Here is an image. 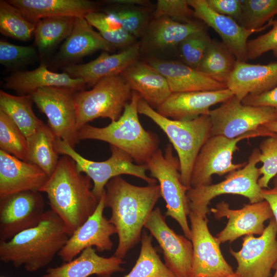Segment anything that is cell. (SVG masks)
I'll return each instance as SVG.
<instances>
[{
    "instance_id": "484cf974",
    "label": "cell",
    "mask_w": 277,
    "mask_h": 277,
    "mask_svg": "<svg viewBox=\"0 0 277 277\" xmlns=\"http://www.w3.org/2000/svg\"><path fill=\"white\" fill-rule=\"evenodd\" d=\"M123 259L114 255L105 258L98 255L93 247L84 249L77 257L55 267L48 268L42 277H111L123 272Z\"/></svg>"
},
{
    "instance_id": "7c38bea8",
    "label": "cell",
    "mask_w": 277,
    "mask_h": 277,
    "mask_svg": "<svg viewBox=\"0 0 277 277\" xmlns=\"http://www.w3.org/2000/svg\"><path fill=\"white\" fill-rule=\"evenodd\" d=\"M211 136L234 138L260 129L270 121L277 120L274 110L269 107L243 104L233 95L219 107L211 110Z\"/></svg>"
},
{
    "instance_id": "7a4b0ae2",
    "label": "cell",
    "mask_w": 277,
    "mask_h": 277,
    "mask_svg": "<svg viewBox=\"0 0 277 277\" xmlns=\"http://www.w3.org/2000/svg\"><path fill=\"white\" fill-rule=\"evenodd\" d=\"M91 181L78 171L71 157L64 155L39 190L46 194L50 209L72 234L94 212L98 203Z\"/></svg>"
},
{
    "instance_id": "83f0119b",
    "label": "cell",
    "mask_w": 277,
    "mask_h": 277,
    "mask_svg": "<svg viewBox=\"0 0 277 277\" xmlns=\"http://www.w3.org/2000/svg\"><path fill=\"white\" fill-rule=\"evenodd\" d=\"M86 83L81 79L74 78L65 72L57 73L48 69L44 63L32 70L17 71L6 77L4 87L15 91L19 95L30 94L44 87H61L84 90Z\"/></svg>"
},
{
    "instance_id": "ffe728a7",
    "label": "cell",
    "mask_w": 277,
    "mask_h": 277,
    "mask_svg": "<svg viewBox=\"0 0 277 277\" xmlns=\"http://www.w3.org/2000/svg\"><path fill=\"white\" fill-rule=\"evenodd\" d=\"M233 94L228 88L214 91L173 92L157 109L162 115L177 121H189L209 115L210 107L223 103Z\"/></svg>"
},
{
    "instance_id": "e575fe53",
    "label": "cell",
    "mask_w": 277,
    "mask_h": 277,
    "mask_svg": "<svg viewBox=\"0 0 277 277\" xmlns=\"http://www.w3.org/2000/svg\"><path fill=\"white\" fill-rule=\"evenodd\" d=\"M152 241V236L143 231L138 259L132 270L124 277H175L161 261Z\"/></svg>"
},
{
    "instance_id": "db71d44e",
    "label": "cell",
    "mask_w": 277,
    "mask_h": 277,
    "mask_svg": "<svg viewBox=\"0 0 277 277\" xmlns=\"http://www.w3.org/2000/svg\"><path fill=\"white\" fill-rule=\"evenodd\" d=\"M228 277H240V276L234 272V273L229 275Z\"/></svg>"
},
{
    "instance_id": "9c48e42d",
    "label": "cell",
    "mask_w": 277,
    "mask_h": 277,
    "mask_svg": "<svg viewBox=\"0 0 277 277\" xmlns=\"http://www.w3.org/2000/svg\"><path fill=\"white\" fill-rule=\"evenodd\" d=\"M55 148L59 154L67 155L75 163L78 171L84 173L93 182L92 191L100 201L107 183L112 178L127 174L138 177L148 185L156 184L157 180L148 176L146 164L133 163V160L122 150L110 145V157L104 161L88 160L77 153L73 148L63 140L56 138Z\"/></svg>"
},
{
    "instance_id": "f907efd6",
    "label": "cell",
    "mask_w": 277,
    "mask_h": 277,
    "mask_svg": "<svg viewBox=\"0 0 277 277\" xmlns=\"http://www.w3.org/2000/svg\"><path fill=\"white\" fill-rule=\"evenodd\" d=\"M262 126L267 130L277 134V120L269 122Z\"/></svg>"
},
{
    "instance_id": "d590c367",
    "label": "cell",
    "mask_w": 277,
    "mask_h": 277,
    "mask_svg": "<svg viewBox=\"0 0 277 277\" xmlns=\"http://www.w3.org/2000/svg\"><path fill=\"white\" fill-rule=\"evenodd\" d=\"M85 18L113 47L126 48L136 43V38L124 30L117 19L107 12H92Z\"/></svg>"
},
{
    "instance_id": "60d3db41",
    "label": "cell",
    "mask_w": 277,
    "mask_h": 277,
    "mask_svg": "<svg viewBox=\"0 0 277 277\" xmlns=\"http://www.w3.org/2000/svg\"><path fill=\"white\" fill-rule=\"evenodd\" d=\"M211 40L206 30L187 37L177 49L183 63L197 69Z\"/></svg>"
},
{
    "instance_id": "d6a6232c",
    "label": "cell",
    "mask_w": 277,
    "mask_h": 277,
    "mask_svg": "<svg viewBox=\"0 0 277 277\" xmlns=\"http://www.w3.org/2000/svg\"><path fill=\"white\" fill-rule=\"evenodd\" d=\"M236 62L234 55L223 42L212 39L197 70L226 85Z\"/></svg>"
},
{
    "instance_id": "74e56055",
    "label": "cell",
    "mask_w": 277,
    "mask_h": 277,
    "mask_svg": "<svg viewBox=\"0 0 277 277\" xmlns=\"http://www.w3.org/2000/svg\"><path fill=\"white\" fill-rule=\"evenodd\" d=\"M0 148L16 158L28 162L27 137L13 121L1 110Z\"/></svg>"
},
{
    "instance_id": "b9f144b4",
    "label": "cell",
    "mask_w": 277,
    "mask_h": 277,
    "mask_svg": "<svg viewBox=\"0 0 277 277\" xmlns=\"http://www.w3.org/2000/svg\"><path fill=\"white\" fill-rule=\"evenodd\" d=\"M260 161L263 165L259 168L262 176L258 184L262 189L268 188L270 180L277 175V134L267 136L259 145Z\"/></svg>"
},
{
    "instance_id": "8d00e7d4",
    "label": "cell",
    "mask_w": 277,
    "mask_h": 277,
    "mask_svg": "<svg viewBox=\"0 0 277 277\" xmlns=\"http://www.w3.org/2000/svg\"><path fill=\"white\" fill-rule=\"evenodd\" d=\"M35 25L29 21L7 1H0V32L13 39L27 42L34 35Z\"/></svg>"
},
{
    "instance_id": "603a6c76",
    "label": "cell",
    "mask_w": 277,
    "mask_h": 277,
    "mask_svg": "<svg viewBox=\"0 0 277 277\" xmlns=\"http://www.w3.org/2000/svg\"><path fill=\"white\" fill-rule=\"evenodd\" d=\"M48 177L36 165L0 150V198L22 191H39Z\"/></svg>"
},
{
    "instance_id": "681fc988",
    "label": "cell",
    "mask_w": 277,
    "mask_h": 277,
    "mask_svg": "<svg viewBox=\"0 0 277 277\" xmlns=\"http://www.w3.org/2000/svg\"><path fill=\"white\" fill-rule=\"evenodd\" d=\"M109 3L116 4L120 5L144 6L148 3L147 1L144 0H113L109 1Z\"/></svg>"
},
{
    "instance_id": "f1b7e54d",
    "label": "cell",
    "mask_w": 277,
    "mask_h": 277,
    "mask_svg": "<svg viewBox=\"0 0 277 277\" xmlns=\"http://www.w3.org/2000/svg\"><path fill=\"white\" fill-rule=\"evenodd\" d=\"M31 23L53 16L85 17L96 11V3L88 0H8Z\"/></svg>"
},
{
    "instance_id": "c3c4849f",
    "label": "cell",
    "mask_w": 277,
    "mask_h": 277,
    "mask_svg": "<svg viewBox=\"0 0 277 277\" xmlns=\"http://www.w3.org/2000/svg\"><path fill=\"white\" fill-rule=\"evenodd\" d=\"M262 195L264 200L268 203L277 224V187L274 186L271 189H262Z\"/></svg>"
},
{
    "instance_id": "2e32d148",
    "label": "cell",
    "mask_w": 277,
    "mask_h": 277,
    "mask_svg": "<svg viewBox=\"0 0 277 277\" xmlns=\"http://www.w3.org/2000/svg\"><path fill=\"white\" fill-rule=\"evenodd\" d=\"M144 227L157 241L163 250L165 264L175 277H190L193 256L191 241L169 227L159 207L153 210Z\"/></svg>"
},
{
    "instance_id": "4316f807",
    "label": "cell",
    "mask_w": 277,
    "mask_h": 277,
    "mask_svg": "<svg viewBox=\"0 0 277 277\" xmlns=\"http://www.w3.org/2000/svg\"><path fill=\"white\" fill-rule=\"evenodd\" d=\"M132 91L157 109L171 94L166 78L148 63L137 60L121 74Z\"/></svg>"
},
{
    "instance_id": "f35d334b",
    "label": "cell",
    "mask_w": 277,
    "mask_h": 277,
    "mask_svg": "<svg viewBox=\"0 0 277 277\" xmlns=\"http://www.w3.org/2000/svg\"><path fill=\"white\" fill-rule=\"evenodd\" d=\"M277 14V0H242L238 22L247 29H259Z\"/></svg>"
},
{
    "instance_id": "52a82bcc",
    "label": "cell",
    "mask_w": 277,
    "mask_h": 277,
    "mask_svg": "<svg viewBox=\"0 0 277 277\" xmlns=\"http://www.w3.org/2000/svg\"><path fill=\"white\" fill-rule=\"evenodd\" d=\"M150 177L159 183L161 196L166 202V216L175 220L184 235L191 240V230L187 216L190 211L187 192L190 189L181 180L180 163L173 153L172 146L168 144L163 154L159 148L146 164Z\"/></svg>"
},
{
    "instance_id": "277c9868",
    "label": "cell",
    "mask_w": 277,
    "mask_h": 277,
    "mask_svg": "<svg viewBox=\"0 0 277 277\" xmlns=\"http://www.w3.org/2000/svg\"><path fill=\"white\" fill-rule=\"evenodd\" d=\"M141 98L132 91L131 98L121 117L104 127L87 124L78 130L80 140H94L107 142L128 154L136 164H146L159 149L158 136L141 125L137 106Z\"/></svg>"
},
{
    "instance_id": "ee69618b",
    "label": "cell",
    "mask_w": 277,
    "mask_h": 277,
    "mask_svg": "<svg viewBox=\"0 0 277 277\" xmlns=\"http://www.w3.org/2000/svg\"><path fill=\"white\" fill-rule=\"evenodd\" d=\"M168 17L182 23H188L193 19V9L187 0H158L154 13V17Z\"/></svg>"
},
{
    "instance_id": "44dd1931",
    "label": "cell",
    "mask_w": 277,
    "mask_h": 277,
    "mask_svg": "<svg viewBox=\"0 0 277 277\" xmlns=\"http://www.w3.org/2000/svg\"><path fill=\"white\" fill-rule=\"evenodd\" d=\"M206 30L203 24L194 20L182 23L168 17L154 18L141 37L140 51L152 53H167L177 49L190 35Z\"/></svg>"
},
{
    "instance_id": "4dcf8cb0",
    "label": "cell",
    "mask_w": 277,
    "mask_h": 277,
    "mask_svg": "<svg viewBox=\"0 0 277 277\" xmlns=\"http://www.w3.org/2000/svg\"><path fill=\"white\" fill-rule=\"evenodd\" d=\"M33 103L30 94L17 96L0 90V110L13 121L27 138L44 124L34 113Z\"/></svg>"
},
{
    "instance_id": "e0dca14e",
    "label": "cell",
    "mask_w": 277,
    "mask_h": 277,
    "mask_svg": "<svg viewBox=\"0 0 277 277\" xmlns=\"http://www.w3.org/2000/svg\"><path fill=\"white\" fill-rule=\"evenodd\" d=\"M210 211L217 219L224 217L228 219L225 227L215 237L220 244L231 243L243 235H260L265 230V222L273 217L265 200L245 204L239 209H232L229 204L223 201L211 208Z\"/></svg>"
},
{
    "instance_id": "816d5d0a",
    "label": "cell",
    "mask_w": 277,
    "mask_h": 277,
    "mask_svg": "<svg viewBox=\"0 0 277 277\" xmlns=\"http://www.w3.org/2000/svg\"><path fill=\"white\" fill-rule=\"evenodd\" d=\"M273 269L275 270V272L272 277H277V262L275 264Z\"/></svg>"
},
{
    "instance_id": "1f68e13d",
    "label": "cell",
    "mask_w": 277,
    "mask_h": 277,
    "mask_svg": "<svg viewBox=\"0 0 277 277\" xmlns=\"http://www.w3.org/2000/svg\"><path fill=\"white\" fill-rule=\"evenodd\" d=\"M28 162L36 165L49 176L55 170L59 153L56 149V137L48 125L44 124L34 134L27 138Z\"/></svg>"
},
{
    "instance_id": "8992f818",
    "label": "cell",
    "mask_w": 277,
    "mask_h": 277,
    "mask_svg": "<svg viewBox=\"0 0 277 277\" xmlns=\"http://www.w3.org/2000/svg\"><path fill=\"white\" fill-rule=\"evenodd\" d=\"M132 90L122 74L100 80L89 90L77 91L75 95L76 124L78 130L100 117L117 121L130 101Z\"/></svg>"
},
{
    "instance_id": "7dc6e473",
    "label": "cell",
    "mask_w": 277,
    "mask_h": 277,
    "mask_svg": "<svg viewBox=\"0 0 277 277\" xmlns=\"http://www.w3.org/2000/svg\"><path fill=\"white\" fill-rule=\"evenodd\" d=\"M241 102L247 105L271 107L274 110L277 116V86L261 94L248 95Z\"/></svg>"
},
{
    "instance_id": "3957f363",
    "label": "cell",
    "mask_w": 277,
    "mask_h": 277,
    "mask_svg": "<svg viewBox=\"0 0 277 277\" xmlns=\"http://www.w3.org/2000/svg\"><path fill=\"white\" fill-rule=\"evenodd\" d=\"M71 234L60 217L48 210L36 226L0 242V260L16 268L23 266L28 272L36 271L52 261Z\"/></svg>"
},
{
    "instance_id": "d4e9b609",
    "label": "cell",
    "mask_w": 277,
    "mask_h": 277,
    "mask_svg": "<svg viewBox=\"0 0 277 277\" xmlns=\"http://www.w3.org/2000/svg\"><path fill=\"white\" fill-rule=\"evenodd\" d=\"M147 63L166 78L172 93L227 88L226 85L214 81L183 63L156 58H151Z\"/></svg>"
},
{
    "instance_id": "9a60e30c",
    "label": "cell",
    "mask_w": 277,
    "mask_h": 277,
    "mask_svg": "<svg viewBox=\"0 0 277 277\" xmlns=\"http://www.w3.org/2000/svg\"><path fill=\"white\" fill-rule=\"evenodd\" d=\"M39 191H26L0 198V242L37 225L45 214Z\"/></svg>"
},
{
    "instance_id": "ba28073f",
    "label": "cell",
    "mask_w": 277,
    "mask_h": 277,
    "mask_svg": "<svg viewBox=\"0 0 277 277\" xmlns=\"http://www.w3.org/2000/svg\"><path fill=\"white\" fill-rule=\"evenodd\" d=\"M259 149H253L246 165L240 169L228 173L223 181L197 188L187 192L190 210L207 218L208 205L214 197L224 194H232L247 198L250 203L262 201V189L258 184L261 175L256 164L260 162Z\"/></svg>"
},
{
    "instance_id": "836d02e7",
    "label": "cell",
    "mask_w": 277,
    "mask_h": 277,
    "mask_svg": "<svg viewBox=\"0 0 277 277\" xmlns=\"http://www.w3.org/2000/svg\"><path fill=\"white\" fill-rule=\"evenodd\" d=\"M76 17L53 16L39 20L35 24L34 42L42 53L52 50L71 33Z\"/></svg>"
},
{
    "instance_id": "f546056e",
    "label": "cell",
    "mask_w": 277,
    "mask_h": 277,
    "mask_svg": "<svg viewBox=\"0 0 277 277\" xmlns=\"http://www.w3.org/2000/svg\"><path fill=\"white\" fill-rule=\"evenodd\" d=\"M113 48L85 17H76L71 33L61 47L58 56L63 61L72 62L98 50L108 52Z\"/></svg>"
},
{
    "instance_id": "bcb514c9",
    "label": "cell",
    "mask_w": 277,
    "mask_h": 277,
    "mask_svg": "<svg viewBox=\"0 0 277 277\" xmlns=\"http://www.w3.org/2000/svg\"><path fill=\"white\" fill-rule=\"evenodd\" d=\"M208 6L219 14L239 22L242 13L241 0H206Z\"/></svg>"
},
{
    "instance_id": "6da1fadb",
    "label": "cell",
    "mask_w": 277,
    "mask_h": 277,
    "mask_svg": "<svg viewBox=\"0 0 277 277\" xmlns=\"http://www.w3.org/2000/svg\"><path fill=\"white\" fill-rule=\"evenodd\" d=\"M105 207H109V222L116 228L118 243L114 255L123 259L141 241L142 229L161 197L159 185L137 186L121 176L105 186Z\"/></svg>"
},
{
    "instance_id": "4fadbf2b",
    "label": "cell",
    "mask_w": 277,
    "mask_h": 277,
    "mask_svg": "<svg viewBox=\"0 0 277 277\" xmlns=\"http://www.w3.org/2000/svg\"><path fill=\"white\" fill-rule=\"evenodd\" d=\"M188 217L193 246L190 277H228L234 273L222 254L220 244L209 230L207 219L192 210Z\"/></svg>"
},
{
    "instance_id": "8fae6325",
    "label": "cell",
    "mask_w": 277,
    "mask_h": 277,
    "mask_svg": "<svg viewBox=\"0 0 277 277\" xmlns=\"http://www.w3.org/2000/svg\"><path fill=\"white\" fill-rule=\"evenodd\" d=\"M71 88L49 87L38 89L30 95L33 103L48 118V126L55 137L72 148L80 141L76 124L75 95Z\"/></svg>"
},
{
    "instance_id": "5b68a950",
    "label": "cell",
    "mask_w": 277,
    "mask_h": 277,
    "mask_svg": "<svg viewBox=\"0 0 277 277\" xmlns=\"http://www.w3.org/2000/svg\"><path fill=\"white\" fill-rule=\"evenodd\" d=\"M137 110L138 113L151 119L167 136L177 154L181 182L191 188L190 179L194 162L202 147L211 136L209 115L189 121L170 119L160 114L142 97Z\"/></svg>"
},
{
    "instance_id": "7402d4cb",
    "label": "cell",
    "mask_w": 277,
    "mask_h": 277,
    "mask_svg": "<svg viewBox=\"0 0 277 277\" xmlns=\"http://www.w3.org/2000/svg\"><path fill=\"white\" fill-rule=\"evenodd\" d=\"M140 43H135L122 51L110 54L103 51L97 58L85 64L67 65L64 72L71 77L82 80L89 86H93L100 80L107 76L121 74L140 54Z\"/></svg>"
},
{
    "instance_id": "cb8c5ba5",
    "label": "cell",
    "mask_w": 277,
    "mask_h": 277,
    "mask_svg": "<svg viewBox=\"0 0 277 277\" xmlns=\"http://www.w3.org/2000/svg\"><path fill=\"white\" fill-rule=\"evenodd\" d=\"M226 86L241 101L248 95L268 92L277 86V62L261 65L236 61Z\"/></svg>"
},
{
    "instance_id": "5bb4252c",
    "label": "cell",
    "mask_w": 277,
    "mask_h": 277,
    "mask_svg": "<svg viewBox=\"0 0 277 277\" xmlns=\"http://www.w3.org/2000/svg\"><path fill=\"white\" fill-rule=\"evenodd\" d=\"M276 235L277 224L272 217L259 236L245 235L239 251L230 248L237 262L235 272L240 277H270L277 262Z\"/></svg>"
},
{
    "instance_id": "ab89813d",
    "label": "cell",
    "mask_w": 277,
    "mask_h": 277,
    "mask_svg": "<svg viewBox=\"0 0 277 277\" xmlns=\"http://www.w3.org/2000/svg\"><path fill=\"white\" fill-rule=\"evenodd\" d=\"M105 12L117 19L124 30L135 38L143 36L150 22L147 12L138 6L117 5Z\"/></svg>"
},
{
    "instance_id": "ac0fdd59",
    "label": "cell",
    "mask_w": 277,
    "mask_h": 277,
    "mask_svg": "<svg viewBox=\"0 0 277 277\" xmlns=\"http://www.w3.org/2000/svg\"><path fill=\"white\" fill-rule=\"evenodd\" d=\"M105 189L94 212L69 237L58 253L65 262L74 259L84 249L95 247L100 252L110 250L113 246L111 236L116 228L103 215L105 207Z\"/></svg>"
},
{
    "instance_id": "f6af8a7d",
    "label": "cell",
    "mask_w": 277,
    "mask_h": 277,
    "mask_svg": "<svg viewBox=\"0 0 277 277\" xmlns=\"http://www.w3.org/2000/svg\"><path fill=\"white\" fill-rule=\"evenodd\" d=\"M272 28L247 42V59L254 60L268 51L277 58V19H271Z\"/></svg>"
},
{
    "instance_id": "f5cc1de1",
    "label": "cell",
    "mask_w": 277,
    "mask_h": 277,
    "mask_svg": "<svg viewBox=\"0 0 277 277\" xmlns=\"http://www.w3.org/2000/svg\"><path fill=\"white\" fill-rule=\"evenodd\" d=\"M273 184L274 186L277 187V175L273 178Z\"/></svg>"
},
{
    "instance_id": "7bdbcfd3",
    "label": "cell",
    "mask_w": 277,
    "mask_h": 277,
    "mask_svg": "<svg viewBox=\"0 0 277 277\" xmlns=\"http://www.w3.org/2000/svg\"><path fill=\"white\" fill-rule=\"evenodd\" d=\"M37 56L32 46L11 44L6 40L0 41V63L7 68H12L28 63Z\"/></svg>"
},
{
    "instance_id": "30bf717a",
    "label": "cell",
    "mask_w": 277,
    "mask_h": 277,
    "mask_svg": "<svg viewBox=\"0 0 277 277\" xmlns=\"http://www.w3.org/2000/svg\"><path fill=\"white\" fill-rule=\"evenodd\" d=\"M274 133L262 126L258 130L234 138L211 136L202 147L194 162L190 179L191 188L211 184L213 174L222 176L244 167L247 162L234 164L232 161L233 153L239 150L238 144L240 141L259 136L267 137Z\"/></svg>"
},
{
    "instance_id": "d6986e66",
    "label": "cell",
    "mask_w": 277,
    "mask_h": 277,
    "mask_svg": "<svg viewBox=\"0 0 277 277\" xmlns=\"http://www.w3.org/2000/svg\"><path fill=\"white\" fill-rule=\"evenodd\" d=\"M187 3L193 9L194 17L201 19L219 34L236 61L246 62L248 60L247 42L250 36L271 25V19L262 28L247 29L233 18L213 10L206 0H187Z\"/></svg>"
}]
</instances>
